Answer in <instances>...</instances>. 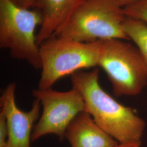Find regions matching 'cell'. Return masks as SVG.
<instances>
[{"label": "cell", "mask_w": 147, "mask_h": 147, "mask_svg": "<svg viewBox=\"0 0 147 147\" xmlns=\"http://www.w3.org/2000/svg\"><path fill=\"white\" fill-rule=\"evenodd\" d=\"M32 95L40 101L42 110L34 126L32 141L49 134L56 135L62 141L70 123L79 113L85 111L82 96L74 87L66 92L38 88L32 91Z\"/></svg>", "instance_id": "cell-6"}, {"label": "cell", "mask_w": 147, "mask_h": 147, "mask_svg": "<svg viewBox=\"0 0 147 147\" xmlns=\"http://www.w3.org/2000/svg\"><path fill=\"white\" fill-rule=\"evenodd\" d=\"M101 41L79 42L53 36L39 46L41 75L39 89L52 88L58 80L98 66Z\"/></svg>", "instance_id": "cell-3"}, {"label": "cell", "mask_w": 147, "mask_h": 147, "mask_svg": "<svg viewBox=\"0 0 147 147\" xmlns=\"http://www.w3.org/2000/svg\"><path fill=\"white\" fill-rule=\"evenodd\" d=\"M126 17L147 23V0H137L124 6Z\"/></svg>", "instance_id": "cell-11"}, {"label": "cell", "mask_w": 147, "mask_h": 147, "mask_svg": "<svg viewBox=\"0 0 147 147\" xmlns=\"http://www.w3.org/2000/svg\"><path fill=\"white\" fill-rule=\"evenodd\" d=\"M98 66L106 74L117 97L135 96L147 84V68L136 46L125 40L101 41Z\"/></svg>", "instance_id": "cell-4"}, {"label": "cell", "mask_w": 147, "mask_h": 147, "mask_svg": "<svg viewBox=\"0 0 147 147\" xmlns=\"http://www.w3.org/2000/svg\"><path fill=\"white\" fill-rule=\"evenodd\" d=\"M65 138L71 147H117L118 142L98 126L92 116L83 111L68 126Z\"/></svg>", "instance_id": "cell-8"}, {"label": "cell", "mask_w": 147, "mask_h": 147, "mask_svg": "<svg viewBox=\"0 0 147 147\" xmlns=\"http://www.w3.org/2000/svg\"><path fill=\"white\" fill-rule=\"evenodd\" d=\"M124 6L121 0H83L54 36L79 42L128 40Z\"/></svg>", "instance_id": "cell-2"}, {"label": "cell", "mask_w": 147, "mask_h": 147, "mask_svg": "<svg viewBox=\"0 0 147 147\" xmlns=\"http://www.w3.org/2000/svg\"><path fill=\"white\" fill-rule=\"evenodd\" d=\"M83 0H40L35 8L40 11L42 21L37 34L39 45L54 36L75 9Z\"/></svg>", "instance_id": "cell-9"}, {"label": "cell", "mask_w": 147, "mask_h": 147, "mask_svg": "<svg viewBox=\"0 0 147 147\" xmlns=\"http://www.w3.org/2000/svg\"><path fill=\"white\" fill-rule=\"evenodd\" d=\"M121 1H122V2L124 3L125 6V5H129V4L131 3H132V2H134L136 1L137 0H121Z\"/></svg>", "instance_id": "cell-15"}, {"label": "cell", "mask_w": 147, "mask_h": 147, "mask_svg": "<svg viewBox=\"0 0 147 147\" xmlns=\"http://www.w3.org/2000/svg\"><path fill=\"white\" fill-rule=\"evenodd\" d=\"M42 21L40 11L21 8L11 0H0V47L8 49L13 58L41 68L36 31Z\"/></svg>", "instance_id": "cell-5"}, {"label": "cell", "mask_w": 147, "mask_h": 147, "mask_svg": "<svg viewBox=\"0 0 147 147\" xmlns=\"http://www.w3.org/2000/svg\"><path fill=\"white\" fill-rule=\"evenodd\" d=\"M123 28L129 40H132L139 49L147 68V24L126 17Z\"/></svg>", "instance_id": "cell-10"}, {"label": "cell", "mask_w": 147, "mask_h": 147, "mask_svg": "<svg viewBox=\"0 0 147 147\" xmlns=\"http://www.w3.org/2000/svg\"><path fill=\"white\" fill-rule=\"evenodd\" d=\"M16 84L10 83L0 97L1 110L5 114L8 128L7 147H30L34 123L39 119L41 104L36 99L30 110H20L16 100Z\"/></svg>", "instance_id": "cell-7"}, {"label": "cell", "mask_w": 147, "mask_h": 147, "mask_svg": "<svg viewBox=\"0 0 147 147\" xmlns=\"http://www.w3.org/2000/svg\"><path fill=\"white\" fill-rule=\"evenodd\" d=\"M39 1L40 0H11L16 5L26 9L35 8Z\"/></svg>", "instance_id": "cell-13"}, {"label": "cell", "mask_w": 147, "mask_h": 147, "mask_svg": "<svg viewBox=\"0 0 147 147\" xmlns=\"http://www.w3.org/2000/svg\"><path fill=\"white\" fill-rule=\"evenodd\" d=\"M8 139V128L5 114L0 110V147H7Z\"/></svg>", "instance_id": "cell-12"}, {"label": "cell", "mask_w": 147, "mask_h": 147, "mask_svg": "<svg viewBox=\"0 0 147 147\" xmlns=\"http://www.w3.org/2000/svg\"><path fill=\"white\" fill-rule=\"evenodd\" d=\"M141 142H134L125 144H119L117 147H141Z\"/></svg>", "instance_id": "cell-14"}, {"label": "cell", "mask_w": 147, "mask_h": 147, "mask_svg": "<svg viewBox=\"0 0 147 147\" xmlns=\"http://www.w3.org/2000/svg\"><path fill=\"white\" fill-rule=\"evenodd\" d=\"M99 71L81 70L71 75L73 87L82 95L88 112L96 124L120 144L141 142L146 123L130 107L117 101L101 88Z\"/></svg>", "instance_id": "cell-1"}]
</instances>
